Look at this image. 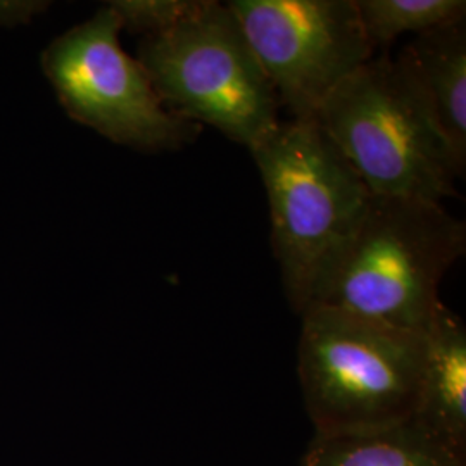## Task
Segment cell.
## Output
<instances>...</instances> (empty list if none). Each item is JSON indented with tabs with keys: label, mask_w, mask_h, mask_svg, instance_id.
<instances>
[{
	"label": "cell",
	"mask_w": 466,
	"mask_h": 466,
	"mask_svg": "<svg viewBox=\"0 0 466 466\" xmlns=\"http://www.w3.org/2000/svg\"><path fill=\"white\" fill-rule=\"evenodd\" d=\"M465 249V223L442 204L373 196L308 306L425 333L442 304L439 285Z\"/></svg>",
	"instance_id": "6da1fadb"
},
{
	"label": "cell",
	"mask_w": 466,
	"mask_h": 466,
	"mask_svg": "<svg viewBox=\"0 0 466 466\" xmlns=\"http://www.w3.org/2000/svg\"><path fill=\"white\" fill-rule=\"evenodd\" d=\"M300 317L298 371L317 433L373 431L415 418L427 332L318 304Z\"/></svg>",
	"instance_id": "3957f363"
},
{
	"label": "cell",
	"mask_w": 466,
	"mask_h": 466,
	"mask_svg": "<svg viewBox=\"0 0 466 466\" xmlns=\"http://www.w3.org/2000/svg\"><path fill=\"white\" fill-rule=\"evenodd\" d=\"M121 23L111 7L59 36L44 66L67 113L109 140L142 150L182 147L200 127L177 116L146 69L119 44Z\"/></svg>",
	"instance_id": "8992f818"
},
{
	"label": "cell",
	"mask_w": 466,
	"mask_h": 466,
	"mask_svg": "<svg viewBox=\"0 0 466 466\" xmlns=\"http://www.w3.org/2000/svg\"><path fill=\"white\" fill-rule=\"evenodd\" d=\"M138 63L167 109L252 147L282 119L279 97L228 4L202 0L167 32L149 35Z\"/></svg>",
	"instance_id": "277c9868"
},
{
	"label": "cell",
	"mask_w": 466,
	"mask_h": 466,
	"mask_svg": "<svg viewBox=\"0 0 466 466\" xmlns=\"http://www.w3.org/2000/svg\"><path fill=\"white\" fill-rule=\"evenodd\" d=\"M458 456L466 444V329L446 304L425 333V358L415 418Z\"/></svg>",
	"instance_id": "9c48e42d"
},
{
	"label": "cell",
	"mask_w": 466,
	"mask_h": 466,
	"mask_svg": "<svg viewBox=\"0 0 466 466\" xmlns=\"http://www.w3.org/2000/svg\"><path fill=\"white\" fill-rule=\"evenodd\" d=\"M402 82L450 154L458 178L466 167V23L441 26L404 46L394 59Z\"/></svg>",
	"instance_id": "ba28073f"
},
{
	"label": "cell",
	"mask_w": 466,
	"mask_h": 466,
	"mask_svg": "<svg viewBox=\"0 0 466 466\" xmlns=\"http://www.w3.org/2000/svg\"><path fill=\"white\" fill-rule=\"evenodd\" d=\"M300 466H463L415 420L361 432L317 433Z\"/></svg>",
	"instance_id": "30bf717a"
},
{
	"label": "cell",
	"mask_w": 466,
	"mask_h": 466,
	"mask_svg": "<svg viewBox=\"0 0 466 466\" xmlns=\"http://www.w3.org/2000/svg\"><path fill=\"white\" fill-rule=\"evenodd\" d=\"M250 47L292 119L317 116L375 50L356 0H232Z\"/></svg>",
	"instance_id": "52a82bcc"
},
{
	"label": "cell",
	"mask_w": 466,
	"mask_h": 466,
	"mask_svg": "<svg viewBox=\"0 0 466 466\" xmlns=\"http://www.w3.org/2000/svg\"><path fill=\"white\" fill-rule=\"evenodd\" d=\"M202 0H119L109 7L116 13L121 28L157 35L190 16Z\"/></svg>",
	"instance_id": "7c38bea8"
},
{
	"label": "cell",
	"mask_w": 466,
	"mask_h": 466,
	"mask_svg": "<svg viewBox=\"0 0 466 466\" xmlns=\"http://www.w3.org/2000/svg\"><path fill=\"white\" fill-rule=\"evenodd\" d=\"M249 150L267 188L283 289L300 315L373 196L315 117L280 121Z\"/></svg>",
	"instance_id": "7a4b0ae2"
},
{
	"label": "cell",
	"mask_w": 466,
	"mask_h": 466,
	"mask_svg": "<svg viewBox=\"0 0 466 466\" xmlns=\"http://www.w3.org/2000/svg\"><path fill=\"white\" fill-rule=\"evenodd\" d=\"M373 50L408 34H425L466 19L465 0H356Z\"/></svg>",
	"instance_id": "8fae6325"
},
{
	"label": "cell",
	"mask_w": 466,
	"mask_h": 466,
	"mask_svg": "<svg viewBox=\"0 0 466 466\" xmlns=\"http://www.w3.org/2000/svg\"><path fill=\"white\" fill-rule=\"evenodd\" d=\"M315 119L371 196L439 204L456 196L450 154L387 54L339 85Z\"/></svg>",
	"instance_id": "5b68a950"
}]
</instances>
